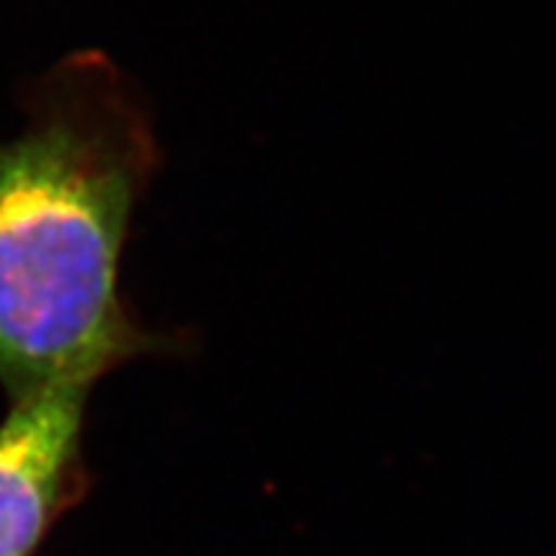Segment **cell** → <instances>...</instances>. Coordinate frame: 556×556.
I'll return each mask as SVG.
<instances>
[{"label":"cell","mask_w":556,"mask_h":556,"mask_svg":"<svg viewBox=\"0 0 556 556\" xmlns=\"http://www.w3.org/2000/svg\"><path fill=\"white\" fill-rule=\"evenodd\" d=\"M0 142V387L9 400L93 389L168 353L122 287L135 214L160 170L150 109L109 54L73 52L24 90Z\"/></svg>","instance_id":"cell-1"},{"label":"cell","mask_w":556,"mask_h":556,"mask_svg":"<svg viewBox=\"0 0 556 556\" xmlns=\"http://www.w3.org/2000/svg\"><path fill=\"white\" fill-rule=\"evenodd\" d=\"M90 389L11 402L0 422V556H34L86 495L83 458Z\"/></svg>","instance_id":"cell-2"}]
</instances>
